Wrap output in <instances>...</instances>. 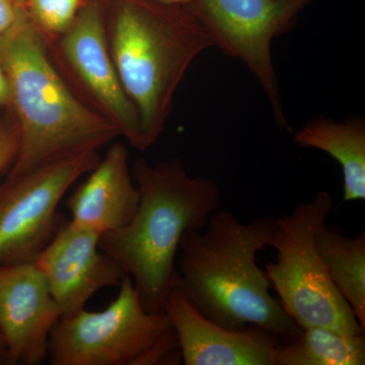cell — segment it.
Returning <instances> with one entry per match:
<instances>
[{
    "label": "cell",
    "instance_id": "6da1fadb",
    "mask_svg": "<svg viewBox=\"0 0 365 365\" xmlns=\"http://www.w3.org/2000/svg\"><path fill=\"white\" fill-rule=\"evenodd\" d=\"M275 230L274 216L242 222L234 213L215 211L205 227L182 235L176 287L218 325L259 327L281 343L294 340L302 329L269 292L270 281L257 263Z\"/></svg>",
    "mask_w": 365,
    "mask_h": 365
},
{
    "label": "cell",
    "instance_id": "7a4b0ae2",
    "mask_svg": "<svg viewBox=\"0 0 365 365\" xmlns=\"http://www.w3.org/2000/svg\"><path fill=\"white\" fill-rule=\"evenodd\" d=\"M0 66L11 93L7 109L20 133L18 157L7 172L9 176L98 151L121 136L112 122L91 110L67 83L26 9L0 35Z\"/></svg>",
    "mask_w": 365,
    "mask_h": 365
},
{
    "label": "cell",
    "instance_id": "3957f363",
    "mask_svg": "<svg viewBox=\"0 0 365 365\" xmlns=\"http://www.w3.org/2000/svg\"><path fill=\"white\" fill-rule=\"evenodd\" d=\"M132 176L140 195L135 215L126 227L101 235L98 246L130 276L144 307L160 313L176 287L182 235L205 227L222 208V192L208 178L190 176L181 158L157 165L138 158Z\"/></svg>",
    "mask_w": 365,
    "mask_h": 365
},
{
    "label": "cell",
    "instance_id": "277c9868",
    "mask_svg": "<svg viewBox=\"0 0 365 365\" xmlns=\"http://www.w3.org/2000/svg\"><path fill=\"white\" fill-rule=\"evenodd\" d=\"M109 2L104 4L108 44L148 150L162 135L189 67L215 43L185 6L155 0Z\"/></svg>",
    "mask_w": 365,
    "mask_h": 365
},
{
    "label": "cell",
    "instance_id": "5b68a950",
    "mask_svg": "<svg viewBox=\"0 0 365 365\" xmlns=\"http://www.w3.org/2000/svg\"><path fill=\"white\" fill-rule=\"evenodd\" d=\"M329 192L297 204L289 215L276 217L272 247L275 262L265 272L285 313L302 330L328 327L340 332L364 334L356 317L331 280L317 247L316 235L332 213Z\"/></svg>",
    "mask_w": 365,
    "mask_h": 365
},
{
    "label": "cell",
    "instance_id": "8992f818",
    "mask_svg": "<svg viewBox=\"0 0 365 365\" xmlns=\"http://www.w3.org/2000/svg\"><path fill=\"white\" fill-rule=\"evenodd\" d=\"M104 311L61 317L48 344L52 365H144L155 346L174 333L167 314L144 307L130 276Z\"/></svg>",
    "mask_w": 365,
    "mask_h": 365
},
{
    "label": "cell",
    "instance_id": "52a82bcc",
    "mask_svg": "<svg viewBox=\"0 0 365 365\" xmlns=\"http://www.w3.org/2000/svg\"><path fill=\"white\" fill-rule=\"evenodd\" d=\"M100 160L97 150L85 151L7 175L0 184V265L37 260L66 222L60 201Z\"/></svg>",
    "mask_w": 365,
    "mask_h": 365
},
{
    "label": "cell",
    "instance_id": "ba28073f",
    "mask_svg": "<svg viewBox=\"0 0 365 365\" xmlns=\"http://www.w3.org/2000/svg\"><path fill=\"white\" fill-rule=\"evenodd\" d=\"M313 0H190L186 7L203 26L215 47L240 60L260 83L274 120L289 128L274 68L272 43L297 25Z\"/></svg>",
    "mask_w": 365,
    "mask_h": 365
},
{
    "label": "cell",
    "instance_id": "9c48e42d",
    "mask_svg": "<svg viewBox=\"0 0 365 365\" xmlns=\"http://www.w3.org/2000/svg\"><path fill=\"white\" fill-rule=\"evenodd\" d=\"M55 63L78 97L112 122L136 150L144 151L140 122L112 59L105 28L104 2L81 4L66 32L47 42Z\"/></svg>",
    "mask_w": 365,
    "mask_h": 365
},
{
    "label": "cell",
    "instance_id": "30bf717a",
    "mask_svg": "<svg viewBox=\"0 0 365 365\" xmlns=\"http://www.w3.org/2000/svg\"><path fill=\"white\" fill-rule=\"evenodd\" d=\"M60 317L35 263L0 265V338L7 364H44L50 333Z\"/></svg>",
    "mask_w": 365,
    "mask_h": 365
},
{
    "label": "cell",
    "instance_id": "8fae6325",
    "mask_svg": "<svg viewBox=\"0 0 365 365\" xmlns=\"http://www.w3.org/2000/svg\"><path fill=\"white\" fill-rule=\"evenodd\" d=\"M100 237L66 220L34 262L44 275L61 317L83 311L98 290L119 287L126 276L119 263L100 249Z\"/></svg>",
    "mask_w": 365,
    "mask_h": 365
},
{
    "label": "cell",
    "instance_id": "7c38bea8",
    "mask_svg": "<svg viewBox=\"0 0 365 365\" xmlns=\"http://www.w3.org/2000/svg\"><path fill=\"white\" fill-rule=\"evenodd\" d=\"M163 312L176 333L185 365H275L273 334L249 326L228 329L206 319L175 287Z\"/></svg>",
    "mask_w": 365,
    "mask_h": 365
},
{
    "label": "cell",
    "instance_id": "4fadbf2b",
    "mask_svg": "<svg viewBox=\"0 0 365 365\" xmlns=\"http://www.w3.org/2000/svg\"><path fill=\"white\" fill-rule=\"evenodd\" d=\"M138 188L124 144L110 145L104 158L66 201L71 222L102 235L123 228L138 209Z\"/></svg>",
    "mask_w": 365,
    "mask_h": 365
},
{
    "label": "cell",
    "instance_id": "5bb4252c",
    "mask_svg": "<svg viewBox=\"0 0 365 365\" xmlns=\"http://www.w3.org/2000/svg\"><path fill=\"white\" fill-rule=\"evenodd\" d=\"M294 143L302 148L328 153L339 163L343 174V200L365 199V122L361 118L336 121L312 118L295 132Z\"/></svg>",
    "mask_w": 365,
    "mask_h": 365
},
{
    "label": "cell",
    "instance_id": "9a60e30c",
    "mask_svg": "<svg viewBox=\"0 0 365 365\" xmlns=\"http://www.w3.org/2000/svg\"><path fill=\"white\" fill-rule=\"evenodd\" d=\"M316 242L331 280L365 331V232L348 237L326 223Z\"/></svg>",
    "mask_w": 365,
    "mask_h": 365
},
{
    "label": "cell",
    "instance_id": "2e32d148",
    "mask_svg": "<svg viewBox=\"0 0 365 365\" xmlns=\"http://www.w3.org/2000/svg\"><path fill=\"white\" fill-rule=\"evenodd\" d=\"M275 365H364V334L351 335L328 327L304 329L294 340L280 343Z\"/></svg>",
    "mask_w": 365,
    "mask_h": 365
},
{
    "label": "cell",
    "instance_id": "e0dca14e",
    "mask_svg": "<svg viewBox=\"0 0 365 365\" xmlns=\"http://www.w3.org/2000/svg\"><path fill=\"white\" fill-rule=\"evenodd\" d=\"M83 0H26V11L47 42L66 32L78 16Z\"/></svg>",
    "mask_w": 365,
    "mask_h": 365
},
{
    "label": "cell",
    "instance_id": "ac0fdd59",
    "mask_svg": "<svg viewBox=\"0 0 365 365\" xmlns=\"http://www.w3.org/2000/svg\"><path fill=\"white\" fill-rule=\"evenodd\" d=\"M20 133L18 123L11 110L0 114V175L9 172L18 157Z\"/></svg>",
    "mask_w": 365,
    "mask_h": 365
},
{
    "label": "cell",
    "instance_id": "d6986e66",
    "mask_svg": "<svg viewBox=\"0 0 365 365\" xmlns=\"http://www.w3.org/2000/svg\"><path fill=\"white\" fill-rule=\"evenodd\" d=\"M21 9H19L13 0H0V35L13 26Z\"/></svg>",
    "mask_w": 365,
    "mask_h": 365
},
{
    "label": "cell",
    "instance_id": "ffe728a7",
    "mask_svg": "<svg viewBox=\"0 0 365 365\" xmlns=\"http://www.w3.org/2000/svg\"><path fill=\"white\" fill-rule=\"evenodd\" d=\"M11 102V93H9V81L4 69L0 66V108L7 109Z\"/></svg>",
    "mask_w": 365,
    "mask_h": 365
},
{
    "label": "cell",
    "instance_id": "44dd1931",
    "mask_svg": "<svg viewBox=\"0 0 365 365\" xmlns=\"http://www.w3.org/2000/svg\"><path fill=\"white\" fill-rule=\"evenodd\" d=\"M155 1L163 2V4H178V6H185L189 4L190 0H155Z\"/></svg>",
    "mask_w": 365,
    "mask_h": 365
},
{
    "label": "cell",
    "instance_id": "7402d4cb",
    "mask_svg": "<svg viewBox=\"0 0 365 365\" xmlns=\"http://www.w3.org/2000/svg\"><path fill=\"white\" fill-rule=\"evenodd\" d=\"M13 1L19 9H26V0H13Z\"/></svg>",
    "mask_w": 365,
    "mask_h": 365
},
{
    "label": "cell",
    "instance_id": "603a6c76",
    "mask_svg": "<svg viewBox=\"0 0 365 365\" xmlns=\"http://www.w3.org/2000/svg\"><path fill=\"white\" fill-rule=\"evenodd\" d=\"M0 357H4V347H2L1 338H0Z\"/></svg>",
    "mask_w": 365,
    "mask_h": 365
}]
</instances>
